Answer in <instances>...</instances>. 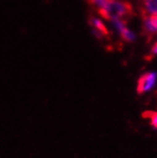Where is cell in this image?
<instances>
[{
    "label": "cell",
    "mask_w": 157,
    "mask_h": 158,
    "mask_svg": "<svg viewBox=\"0 0 157 158\" xmlns=\"http://www.w3.org/2000/svg\"><path fill=\"white\" fill-rule=\"evenodd\" d=\"M99 14L105 19L115 20L119 17L129 15L131 14V6L119 0H108V2L103 8L99 9Z\"/></svg>",
    "instance_id": "1"
},
{
    "label": "cell",
    "mask_w": 157,
    "mask_h": 158,
    "mask_svg": "<svg viewBox=\"0 0 157 158\" xmlns=\"http://www.w3.org/2000/svg\"><path fill=\"white\" fill-rule=\"evenodd\" d=\"M157 79V74L155 73H147L143 74L137 82V93L138 94H144L146 92L150 91L155 85Z\"/></svg>",
    "instance_id": "2"
},
{
    "label": "cell",
    "mask_w": 157,
    "mask_h": 158,
    "mask_svg": "<svg viewBox=\"0 0 157 158\" xmlns=\"http://www.w3.org/2000/svg\"><path fill=\"white\" fill-rule=\"evenodd\" d=\"M114 25L117 28V30L120 31L121 36L127 41H132L134 39V35L126 27L125 23L120 19H115L114 20Z\"/></svg>",
    "instance_id": "3"
},
{
    "label": "cell",
    "mask_w": 157,
    "mask_h": 158,
    "mask_svg": "<svg viewBox=\"0 0 157 158\" xmlns=\"http://www.w3.org/2000/svg\"><path fill=\"white\" fill-rule=\"evenodd\" d=\"M145 28L149 33H157V15L144 16Z\"/></svg>",
    "instance_id": "4"
},
{
    "label": "cell",
    "mask_w": 157,
    "mask_h": 158,
    "mask_svg": "<svg viewBox=\"0 0 157 158\" xmlns=\"http://www.w3.org/2000/svg\"><path fill=\"white\" fill-rule=\"evenodd\" d=\"M142 2L144 16L157 15V0H142Z\"/></svg>",
    "instance_id": "5"
},
{
    "label": "cell",
    "mask_w": 157,
    "mask_h": 158,
    "mask_svg": "<svg viewBox=\"0 0 157 158\" xmlns=\"http://www.w3.org/2000/svg\"><path fill=\"white\" fill-rule=\"evenodd\" d=\"M89 23H91V25L94 28V31H96L97 35H108L109 31H108L106 26L99 19L92 18L91 21H89Z\"/></svg>",
    "instance_id": "6"
},
{
    "label": "cell",
    "mask_w": 157,
    "mask_h": 158,
    "mask_svg": "<svg viewBox=\"0 0 157 158\" xmlns=\"http://www.w3.org/2000/svg\"><path fill=\"white\" fill-rule=\"evenodd\" d=\"M142 116L145 119H149L151 125L157 130V111H151V110H147L142 114Z\"/></svg>",
    "instance_id": "7"
},
{
    "label": "cell",
    "mask_w": 157,
    "mask_h": 158,
    "mask_svg": "<svg viewBox=\"0 0 157 158\" xmlns=\"http://www.w3.org/2000/svg\"><path fill=\"white\" fill-rule=\"evenodd\" d=\"M91 1L94 5H96L97 7H99V9H100V8H103L106 5V3L108 2V0H91Z\"/></svg>",
    "instance_id": "8"
},
{
    "label": "cell",
    "mask_w": 157,
    "mask_h": 158,
    "mask_svg": "<svg viewBox=\"0 0 157 158\" xmlns=\"http://www.w3.org/2000/svg\"><path fill=\"white\" fill-rule=\"evenodd\" d=\"M151 54H153V55H155V54H157V43L154 45V46L152 47V49H151Z\"/></svg>",
    "instance_id": "9"
}]
</instances>
